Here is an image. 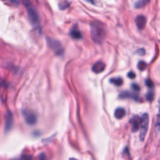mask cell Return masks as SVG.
I'll return each instance as SVG.
<instances>
[{
	"mask_svg": "<svg viewBox=\"0 0 160 160\" xmlns=\"http://www.w3.org/2000/svg\"><path fill=\"white\" fill-rule=\"evenodd\" d=\"M109 82L111 84H113L114 85L116 86H120L123 83V80L121 78L118 77V78H112L109 79Z\"/></svg>",
	"mask_w": 160,
	"mask_h": 160,
	"instance_id": "cell-14",
	"label": "cell"
},
{
	"mask_svg": "<svg viewBox=\"0 0 160 160\" xmlns=\"http://www.w3.org/2000/svg\"><path fill=\"white\" fill-rule=\"evenodd\" d=\"M129 122L131 124V131L132 132H136L139 129L140 118L138 116H134L131 118Z\"/></svg>",
	"mask_w": 160,
	"mask_h": 160,
	"instance_id": "cell-8",
	"label": "cell"
},
{
	"mask_svg": "<svg viewBox=\"0 0 160 160\" xmlns=\"http://www.w3.org/2000/svg\"><path fill=\"white\" fill-rule=\"evenodd\" d=\"M70 4H71V2L67 0H64L63 1L60 2L58 4V7H59V9L61 10H65L69 7Z\"/></svg>",
	"mask_w": 160,
	"mask_h": 160,
	"instance_id": "cell-15",
	"label": "cell"
},
{
	"mask_svg": "<svg viewBox=\"0 0 160 160\" xmlns=\"http://www.w3.org/2000/svg\"><path fill=\"white\" fill-rule=\"evenodd\" d=\"M39 160H48L46 155L44 152H41L39 156Z\"/></svg>",
	"mask_w": 160,
	"mask_h": 160,
	"instance_id": "cell-24",
	"label": "cell"
},
{
	"mask_svg": "<svg viewBox=\"0 0 160 160\" xmlns=\"http://www.w3.org/2000/svg\"><path fill=\"white\" fill-rule=\"evenodd\" d=\"M149 116L147 113L143 114L140 118V124H139V139L141 141L144 140L146 135V132L148 129L149 126Z\"/></svg>",
	"mask_w": 160,
	"mask_h": 160,
	"instance_id": "cell-4",
	"label": "cell"
},
{
	"mask_svg": "<svg viewBox=\"0 0 160 160\" xmlns=\"http://www.w3.org/2000/svg\"><path fill=\"white\" fill-rule=\"evenodd\" d=\"M128 77L130 79H134L136 78V74L133 71H129L128 74H127Z\"/></svg>",
	"mask_w": 160,
	"mask_h": 160,
	"instance_id": "cell-23",
	"label": "cell"
},
{
	"mask_svg": "<svg viewBox=\"0 0 160 160\" xmlns=\"http://www.w3.org/2000/svg\"><path fill=\"white\" fill-rule=\"evenodd\" d=\"M106 68V65L102 61L96 62L92 66V71L96 74L102 72Z\"/></svg>",
	"mask_w": 160,
	"mask_h": 160,
	"instance_id": "cell-10",
	"label": "cell"
},
{
	"mask_svg": "<svg viewBox=\"0 0 160 160\" xmlns=\"http://www.w3.org/2000/svg\"><path fill=\"white\" fill-rule=\"evenodd\" d=\"M22 116L26 122L29 125H34L37 122V117L35 113L30 110L24 109L22 111Z\"/></svg>",
	"mask_w": 160,
	"mask_h": 160,
	"instance_id": "cell-5",
	"label": "cell"
},
{
	"mask_svg": "<svg viewBox=\"0 0 160 160\" xmlns=\"http://www.w3.org/2000/svg\"><path fill=\"white\" fill-rule=\"evenodd\" d=\"M46 42L49 48L56 56H61L64 54V50L60 41L51 38H46Z\"/></svg>",
	"mask_w": 160,
	"mask_h": 160,
	"instance_id": "cell-3",
	"label": "cell"
},
{
	"mask_svg": "<svg viewBox=\"0 0 160 160\" xmlns=\"http://www.w3.org/2000/svg\"><path fill=\"white\" fill-rule=\"evenodd\" d=\"M23 4L26 8L28 16L30 22L34 27H37L39 24V18L35 8L29 0H22Z\"/></svg>",
	"mask_w": 160,
	"mask_h": 160,
	"instance_id": "cell-2",
	"label": "cell"
},
{
	"mask_svg": "<svg viewBox=\"0 0 160 160\" xmlns=\"http://www.w3.org/2000/svg\"><path fill=\"white\" fill-rule=\"evenodd\" d=\"M69 35L74 39H81L82 38V34L79 31L77 24H74L72 26L69 31Z\"/></svg>",
	"mask_w": 160,
	"mask_h": 160,
	"instance_id": "cell-7",
	"label": "cell"
},
{
	"mask_svg": "<svg viewBox=\"0 0 160 160\" xmlns=\"http://www.w3.org/2000/svg\"><path fill=\"white\" fill-rule=\"evenodd\" d=\"M119 98L121 99H126V98H132L136 101L139 100V97L138 94L134 93V92H130L129 91H124L122 92L119 95Z\"/></svg>",
	"mask_w": 160,
	"mask_h": 160,
	"instance_id": "cell-11",
	"label": "cell"
},
{
	"mask_svg": "<svg viewBox=\"0 0 160 160\" xmlns=\"http://www.w3.org/2000/svg\"><path fill=\"white\" fill-rule=\"evenodd\" d=\"M155 132L156 134L158 135L160 134V116H158V118L156 119V122H155Z\"/></svg>",
	"mask_w": 160,
	"mask_h": 160,
	"instance_id": "cell-16",
	"label": "cell"
},
{
	"mask_svg": "<svg viewBox=\"0 0 160 160\" xmlns=\"http://www.w3.org/2000/svg\"><path fill=\"white\" fill-rule=\"evenodd\" d=\"M136 52H137L139 55H140V56H144V55L146 54V51H145V49H144V48H140V49H139L136 51Z\"/></svg>",
	"mask_w": 160,
	"mask_h": 160,
	"instance_id": "cell-22",
	"label": "cell"
},
{
	"mask_svg": "<svg viewBox=\"0 0 160 160\" xmlns=\"http://www.w3.org/2000/svg\"><path fill=\"white\" fill-rule=\"evenodd\" d=\"M13 160H32V156L31 154H23L19 158Z\"/></svg>",
	"mask_w": 160,
	"mask_h": 160,
	"instance_id": "cell-18",
	"label": "cell"
},
{
	"mask_svg": "<svg viewBox=\"0 0 160 160\" xmlns=\"http://www.w3.org/2000/svg\"><path fill=\"white\" fill-rule=\"evenodd\" d=\"M69 160H78V159H76V158H70Z\"/></svg>",
	"mask_w": 160,
	"mask_h": 160,
	"instance_id": "cell-28",
	"label": "cell"
},
{
	"mask_svg": "<svg viewBox=\"0 0 160 160\" xmlns=\"http://www.w3.org/2000/svg\"><path fill=\"white\" fill-rule=\"evenodd\" d=\"M86 1L91 3V4H95V0H85Z\"/></svg>",
	"mask_w": 160,
	"mask_h": 160,
	"instance_id": "cell-27",
	"label": "cell"
},
{
	"mask_svg": "<svg viewBox=\"0 0 160 160\" xmlns=\"http://www.w3.org/2000/svg\"><path fill=\"white\" fill-rule=\"evenodd\" d=\"M11 2H12V3H13V4H19V2H18V1H17V0H9Z\"/></svg>",
	"mask_w": 160,
	"mask_h": 160,
	"instance_id": "cell-26",
	"label": "cell"
},
{
	"mask_svg": "<svg viewBox=\"0 0 160 160\" xmlns=\"http://www.w3.org/2000/svg\"><path fill=\"white\" fill-rule=\"evenodd\" d=\"M145 84H146V86L148 87L149 88H152L154 87L153 82L150 79H146L145 80Z\"/></svg>",
	"mask_w": 160,
	"mask_h": 160,
	"instance_id": "cell-20",
	"label": "cell"
},
{
	"mask_svg": "<svg viewBox=\"0 0 160 160\" xmlns=\"http://www.w3.org/2000/svg\"><path fill=\"white\" fill-rule=\"evenodd\" d=\"M147 63L146 62H144V61H140L138 62L137 67L138 68L139 70L140 71H144L147 68Z\"/></svg>",
	"mask_w": 160,
	"mask_h": 160,
	"instance_id": "cell-17",
	"label": "cell"
},
{
	"mask_svg": "<svg viewBox=\"0 0 160 160\" xmlns=\"http://www.w3.org/2000/svg\"><path fill=\"white\" fill-rule=\"evenodd\" d=\"M14 119L13 115L11 111H8L5 115V124H4V130L6 132H8L11 131L12 125H13Z\"/></svg>",
	"mask_w": 160,
	"mask_h": 160,
	"instance_id": "cell-6",
	"label": "cell"
},
{
	"mask_svg": "<svg viewBox=\"0 0 160 160\" xmlns=\"http://www.w3.org/2000/svg\"><path fill=\"white\" fill-rule=\"evenodd\" d=\"M146 99L150 102H151L152 101H153L154 98V94L152 91H149L147 92L146 95Z\"/></svg>",
	"mask_w": 160,
	"mask_h": 160,
	"instance_id": "cell-19",
	"label": "cell"
},
{
	"mask_svg": "<svg viewBox=\"0 0 160 160\" xmlns=\"http://www.w3.org/2000/svg\"><path fill=\"white\" fill-rule=\"evenodd\" d=\"M135 22L137 28L139 29H143L146 24V18L143 15H138L135 19Z\"/></svg>",
	"mask_w": 160,
	"mask_h": 160,
	"instance_id": "cell-9",
	"label": "cell"
},
{
	"mask_svg": "<svg viewBox=\"0 0 160 160\" xmlns=\"http://www.w3.org/2000/svg\"><path fill=\"white\" fill-rule=\"evenodd\" d=\"M150 2V0H138L135 4L134 7L137 9H140L145 7L146 5H148Z\"/></svg>",
	"mask_w": 160,
	"mask_h": 160,
	"instance_id": "cell-13",
	"label": "cell"
},
{
	"mask_svg": "<svg viewBox=\"0 0 160 160\" xmlns=\"http://www.w3.org/2000/svg\"><path fill=\"white\" fill-rule=\"evenodd\" d=\"M114 115L118 119H122L126 115V111L122 108H118L116 109Z\"/></svg>",
	"mask_w": 160,
	"mask_h": 160,
	"instance_id": "cell-12",
	"label": "cell"
},
{
	"mask_svg": "<svg viewBox=\"0 0 160 160\" xmlns=\"http://www.w3.org/2000/svg\"><path fill=\"white\" fill-rule=\"evenodd\" d=\"M158 115L160 116V98L158 99Z\"/></svg>",
	"mask_w": 160,
	"mask_h": 160,
	"instance_id": "cell-25",
	"label": "cell"
},
{
	"mask_svg": "<svg viewBox=\"0 0 160 160\" xmlns=\"http://www.w3.org/2000/svg\"><path fill=\"white\" fill-rule=\"evenodd\" d=\"M2 1H5V0H2Z\"/></svg>",
	"mask_w": 160,
	"mask_h": 160,
	"instance_id": "cell-29",
	"label": "cell"
},
{
	"mask_svg": "<svg viewBox=\"0 0 160 160\" xmlns=\"http://www.w3.org/2000/svg\"><path fill=\"white\" fill-rule=\"evenodd\" d=\"M131 88H132L133 90H134L136 91H138L140 90L139 86L138 84H136V83H132L131 84Z\"/></svg>",
	"mask_w": 160,
	"mask_h": 160,
	"instance_id": "cell-21",
	"label": "cell"
},
{
	"mask_svg": "<svg viewBox=\"0 0 160 160\" xmlns=\"http://www.w3.org/2000/svg\"><path fill=\"white\" fill-rule=\"evenodd\" d=\"M90 32L92 41L96 44H102L106 38L104 26L99 21H94L90 23Z\"/></svg>",
	"mask_w": 160,
	"mask_h": 160,
	"instance_id": "cell-1",
	"label": "cell"
}]
</instances>
